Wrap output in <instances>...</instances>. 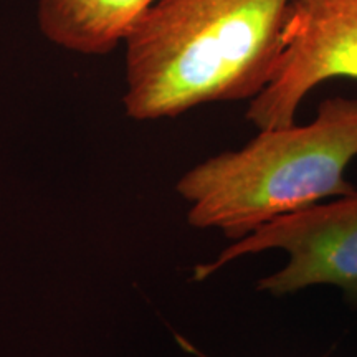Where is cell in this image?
I'll return each instance as SVG.
<instances>
[{"instance_id": "6da1fadb", "label": "cell", "mask_w": 357, "mask_h": 357, "mask_svg": "<svg viewBox=\"0 0 357 357\" xmlns=\"http://www.w3.org/2000/svg\"><path fill=\"white\" fill-rule=\"evenodd\" d=\"M291 0H159L124 42L123 105L136 121L260 95Z\"/></svg>"}, {"instance_id": "3957f363", "label": "cell", "mask_w": 357, "mask_h": 357, "mask_svg": "<svg viewBox=\"0 0 357 357\" xmlns=\"http://www.w3.org/2000/svg\"><path fill=\"white\" fill-rule=\"evenodd\" d=\"M268 250H283L288 263L258 281L260 291L284 296L333 284L357 300V190L265 223L231 242L213 261L195 266L194 280L202 281L230 261Z\"/></svg>"}, {"instance_id": "277c9868", "label": "cell", "mask_w": 357, "mask_h": 357, "mask_svg": "<svg viewBox=\"0 0 357 357\" xmlns=\"http://www.w3.org/2000/svg\"><path fill=\"white\" fill-rule=\"evenodd\" d=\"M334 78L357 79V0H291L275 73L247 119L258 129L291 126L303 100Z\"/></svg>"}, {"instance_id": "7a4b0ae2", "label": "cell", "mask_w": 357, "mask_h": 357, "mask_svg": "<svg viewBox=\"0 0 357 357\" xmlns=\"http://www.w3.org/2000/svg\"><path fill=\"white\" fill-rule=\"evenodd\" d=\"M356 155L357 98L336 96L311 123L260 129L240 149L197 164L176 190L192 227L236 242L281 215L352 194L346 171Z\"/></svg>"}, {"instance_id": "8992f818", "label": "cell", "mask_w": 357, "mask_h": 357, "mask_svg": "<svg viewBox=\"0 0 357 357\" xmlns=\"http://www.w3.org/2000/svg\"><path fill=\"white\" fill-rule=\"evenodd\" d=\"M181 344H182V346H184V347H187V351H190V352H192V354H194V357H207V356H205V354H202V352H200V351H197V349H195V347H194V346H190V344H189V342L182 341V339H181Z\"/></svg>"}, {"instance_id": "5b68a950", "label": "cell", "mask_w": 357, "mask_h": 357, "mask_svg": "<svg viewBox=\"0 0 357 357\" xmlns=\"http://www.w3.org/2000/svg\"><path fill=\"white\" fill-rule=\"evenodd\" d=\"M159 0H38V30L48 42L86 56L108 55Z\"/></svg>"}]
</instances>
